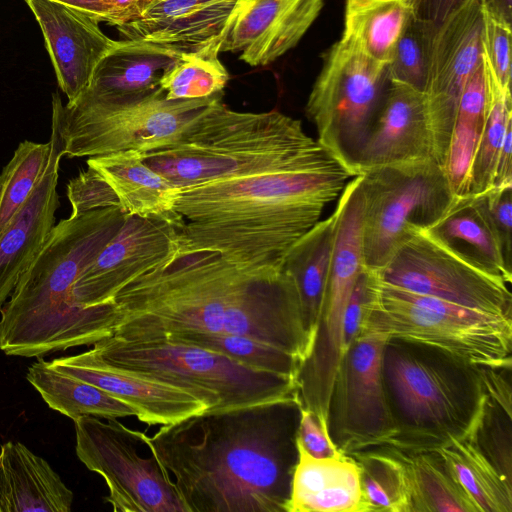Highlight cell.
I'll list each match as a JSON object with an SVG mask.
<instances>
[{
    "label": "cell",
    "instance_id": "7",
    "mask_svg": "<svg viewBox=\"0 0 512 512\" xmlns=\"http://www.w3.org/2000/svg\"><path fill=\"white\" fill-rule=\"evenodd\" d=\"M93 352L105 363L168 382L190 392L207 410L248 406L297 395L296 381L252 368L199 346L166 340H99Z\"/></svg>",
    "mask_w": 512,
    "mask_h": 512
},
{
    "label": "cell",
    "instance_id": "34",
    "mask_svg": "<svg viewBox=\"0 0 512 512\" xmlns=\"http://www.w3.org/2000/svg\"><path fill=\"white\" fill-rule=\"evenodd\" d=\"M348 455L359 464L367 512H409L404 464L395 447L379 445Z\"/></svg>",
    "mask_w": 512,
    "mask_h": 512
},
{
    "label": "cell",
    "instance_id": "25",
    "mask_svg": "<svg viewBox=\"0 0 512 512\" xmlns=\"http://www.w3.org/2000/svg\"><path fill=\"white\" fill-rule=\"evenodd\" d=\"M73 492L42 457L21 442L0 449V512H69Z\"/></svg>",
    "mask_w": 512,
    "mask_h": 512
},
{
    "label": "cell",
    "instance_id": "47",
    "mask_svg": "<svg viewBox=\"0 0 512 512\" xmlns=\"http://www.w3.org/2000/svg\"><path fill=\"white\" fill-rule=\"evenodd\" d=\"M465 0H415V16L439 25Z\"/></svg>",
    "mask_w": 512,
    "mask_h": 512
},
{
    "label": "cell",
    "instance_id": "36",
    "mask_svg": "<svg viewBox=\"0 0 512 512\" xmlns=\"http://www.w3.org/2000/svg\"><path fill=\"white\" fill-rule=\"evenodd\" d=\"M50 141L19 143L0 173V237L39 181L49 159Z\"/></svg>",
    "mask_w": 512,
    "mask_h": 512
},
{
    "label": "cell",
    "instance_id": "2",
    "mask_svg": "<svg viewBox=\"0 0 512 512\" xmlns=\"http://www.w3.org/2000/svg\"><path fill=\"white\" fill-rule=\"evenodd\" d=\"M301 407L294 395L205 410L162 425L145 444L188 512H287Z\"/></svg>",
    "mask_w": 512,
    "mask_h": 512
},
{
    "label": "cell",
    "instance_id": "50",
    "mask_svg": "<svg viewBox=\"0 0 512 512\" xmlns=\"http://www.w3.org/2000/svg\"><path fill=\"white\" fill-rule=\"evenodd\" d=\"M485 8L503 22L512 23V0H484Z\"/></svg>",
    "mask_w": 512,
    "mask_h": 512
},
{
    "label": "cell",
    "instance_id": "27",
    "mask_svg": "<svg viewBox=\"0 0 512 512\" xmlns=\"http://www.w3.org/2000/svg\"><path fill=\"white\" fill-rule=\"evenodd\" d=\"M426 231L472 265L511 284V267L480 194L456 197Z\"/></svg>",
    "mask_w": 512,
    "mask_h": 512
},
{
    "label": "cell",
    "instance_id": "32",
    "mask_svg": "<svg viewBox=\"0 0 512 512\" xmlns=\"http://www.w3.org/2000/svg\"><path fill=\"white\" fill-rule=\"evenodd\" d=\"M436 450L479 512H512V483L471 437L454 440Z\"/></svg>",
    "mask_w": 512,
    "mask_h": 512
},
{
    "label": "cell",
    "instance_id": "33",
    "mask_svg": "<svg viewBox=\"0 0 512 512\" xmlns=\"http://www.w3.org/2000/svg\"><path fill=\"white\" fill-rule=\"evenodd\" d=\"M486 112L484 126L475 151L470 173V195H478L492 186L495 165L507 126L512 123L511 91L499 83L482 53Z\"/></svg>",
    "mask_w": 512,
    "mask_h": 512
},
{
    "label": "cell",
    "instance_id": "6",
    "mask_svg": "<svg viewBox=\"0 0 512 512\" xmlns=\"http://www.w3.org/2000/svg\"><path fill=\"white\" fill-rule=\"evenodd\" d=\"M483 367L432 346L387 338L381 371L395 431L386 445L436 450L471 437L488 398Z\"/></svg>",
    "mask_w": 512,
    "mask_h": 512
},
{
    "label": "cell",
    "instance_id": "8",
    "mask_svg": "<svg viewBox=\"0 0 512 512\" xmlns=\"http://www.w3.org/2000/svg\"><path fill=\"white\" fill-rule=\"evenodd\" d=\"M371 332L432 346L478 366L512 364V319L403 289L375 272L360 334Z\"/></svg>",
    "mask_w": 512,
    "mask_h": 512
},
{
    "label": "cell",
    "instance_id": "12",
    "mask_svg": "<svg viewBox=\"0 0 512 512\" xmlns=\"http://www.w3.org/2000/svg\"><path fill=\"white\" fill-rule=\"evenodd\" d=\"M106 420L90 415L73 420L76 454L105 480L109 493L104 500L115 512H188L157 457L140 455L146 434L115 418Z\"/></svg>",
    "mask_w": 512,
    "mask_h": 512
},
{
    "label": "cell",
    "instance_id": "21",
    "mask_svg": "<svg viewBox=\"0 0 512 512\" xmlns=\"http://www.w3.org/2000/svg\"><path fill=\"white\" fill-rule=\"evenodd\" d=\"M180 54L132 40H120L97 64L89 85L68 105L113 109L140 104L165 93L160 81Z\"/></svg>",
    "mask_w": 512,
    "mask_h": 512
},
{
    "label": "cell",
    "instance_id": "17",
    "mask_svg": "<svg viewBox=\"0 0 512 512\" xmlns=\"http://www.w3.org/2000/svg\"><path fill=\"white\" fill-rule=\"evenodd\" d=\"M237 0H149L134 20L118 26L126 40L177 54L220 52Z\"/></svg>",
    "mask_w": 512,
    "mask_h": 512
},
{
    "label": "cell",
    "instance_id": "20",
    "mask_svg": "<svg viewBox=\"0 0 512 512\" xmlns=\"http://www.w3.org/2000/svg\"><path fill=\"white\" fill-rule=\"evenodd\" d=\"M44 36L60 89L68 102L87 88L99 61L117 43L87 14L51 0H24Z\"/></svg>",
    "mask_w": 512,
    "mask_h": 512
},
{
    "label": "cell",
    "instance_id": "44",
    "mask_svg": "<svg viewBox=\"0 0 512 512\" xmlns=\"http://www.w3.org/2000/svg\"><path fill=\"white\" fill-rule=\"evenodd\" d=\"M372 279L373 272L365 268L349 297L343 319V353L360 334Z\"/></svg>",
    "mask_w": 512,
    "mask_h": 512
},
{
    "label": "cell",
    "instance_id": "39",
    "mask_svg": "<svg viewBox=\"0 0 512 512\" xmlns=\"http://www.w3.org/2000/svg\"><path fill=\"white\" fill-rule=\"evenodd\" d=\"M436 24L413 16L403 30L387 66L389 81L424 93Z\"/></svg>",
    "mask_w": 512,
    "mask_h": 512
},
{
    "label": "cell",
    "instance_id": "5",
    "mask_svg": "<svg viewBox=\"0 0 512 512\" xmlns=\"http://www.w3.org/2000/svg\"><path fill=\"white\" fill-rule=\"evenodd\" d=\"M221 100L172 141L141 152L143 161L180 190L262 174L344 167L306 134L300 120L277 110L234 111Z\"/></svg>",
    "mask_w": 512,
    "mask_h": 512
},
{
    "label": "cell",
    "instance_id": "9",
    "mask_svg": "<svg viewBox=\"0 0 512 512\" xmlns=\"http://www.w3.org/2000/svg\"><path fill=\"white\" fill-rule=\"evenodd\" d=\"M360 175L364 263L372 272L414 233L433 226L456 199L435 160L381 166Z\"/></svg>",
    "mask_w": 512,
    "mask_h": 512
},
{
    "label": "cell",
    "instance_id": "19",
    "mask_svg": "<svg viewBox=\"0 0 512 512\" xmlns=\"http://www.w3.org/2000/svg\"><path fill=\"white\" fill-rule=\"evenodd\" d=\"M325 0H237L220 52L250 66L268 65L294 48L318 18Z\"/></svg>",
    "mask_w": 512,
    "mask_h": 512
},
{
    "label": "cell",
    "instance_id": "15",
    "mask_svg": "<svg viewBox=\"0 0 512 512\" xmlns=\"http://www.w3.org/2000/svg\"><path fill=\"white\" fill-rule=\"evenodd\" d=\"M484 0H465L438 26L424 91L435 161L444 167L461 94L482 63Z\"/></svg>",
    "mask_w": 512,
    "mask_h": 512
},
{
    "label": "cell",
    "instance_id": "41",
    "mask_svg": "<svg viewBox=\"0 0 512 512\" xmlns=\"http://www.w3.org/2000/svg\"><path fill=\"white\" fill-rule=\"evenodd\" d=\"M483 53L500 85L511 91V25L483 7Z\"/></svg>",
    "mask_w": 512,
    "mask_h": 512
},
{
    "label": "cell",
    "instance_id": "29",
    "mask_svg": "<svg viewBox=\"0 0 512 512\" xmlns=\"http://www.w3.org/2000/svg\"><path fill=\"white\" fill-rule=\"evenodd\" d=\"M413 16L415 0H345L341 39L388 65Z\"/></svg>",
    "mask_w": 512,
    "mask_h": 512
},
{
    "label": "cell",
    "instance_id": "40",
    "mask_svg": "<svg viewBox=\"0 0 512 512\" xmlns=\"http://www.w3.org/2000/svg\"><path fill=\"white\" fill-rule=\"evenodd\" d=\"M511 411L489 395L480 423L471 436L500 474L511 482Z\"/></svg>",
    "mask_w": 512,
    "mask_h": 512
},
{
    "label": "cell",
    "instance_id": "24",
    "mask_svg": "<svg viewBox=\"0 0 512 512\" xmlns=\"http://www.w3.org/2000/svg\"><path fill=\"white\" fill-rule=\"evenodd\" d=\"M287 512H367L358 462L350 455L311 456L297 437Z\"/></svg>",
    "mask_w": 512,
    "mask_h": 512
},
{
    "label": "cell",
    "instance_id": "13",
    "mask_svg": "<svg viewBox=\"0 0 512 512\" xmlns=\"http://www.w3.org/2000/svg\"><path fill=\"white\" fill-rule=\"evenodd\" d=\"M386 337L360 334L338 364L327 406L328 436L341 454L387 444L395 428L386 400L381 357Z\"/></svg>",
    "mask_w": 512,
    "mask_h": 512
},
{
    "label": "cell",
    "instance_id": "38",
    "mask_svg": "<svg viewBox=\"0 0 512 512\" xmlns=\"http://www.w3.org/2000/svg\"><path fill=\"white\" fill-rule=\"evenodd\" d=\"M484 122L483 106L459 103L443 167L455 197L470 195L471 167Z\"/></svg>",
    "mask_w": 512,
    "mask_h": 512
},
{
    "label": "cell",
    "instance_id": "30",
    "mask_svg": "<svg viewBox=\"0 0 512 512\" xmlns=\"http://www.w3.org/2000/svg\"><path fill=\"white\" fill-rule=\"evenodd\" d=\"M26 378L52 409L72 420L80 416L103 419L136 417V411L104 390L39 360L27 371Z\"/></svg>",
    "mask_w": 512,
    "mask_h": 512
},
{
    "label": "cell",
    "instance_id": "11",
    "mask_svg": "<svg viewBox=\"0 0 512 512\" xmlns=\"http://www.w3.org/2000/svg\"><path fill=\"white\" fill-rule=\"evenodd\" d=\"M222 96L223 92L204 98L168 100L162 93L137 105L98 109L63 105L54 93L52 103L58 110L63 156L75 158L130 150L144 152L165 145Z\"/></svg>",
    "mask_w": 512,
    "mask_h": 512
},
{
    "label": "cell",
    "instance_id": "10",
    "mask_svg": "<svg viewBox=\"0 0 512 512\" xmlns=\"http://www.w3.org/2000/svg\"><path fill=\"white\" fill-rule=\"evenodd\" d=\"M387 66L341 38L322 54L305 106L317 141L354 177L360 150L383 103Z\"/></svg>",
    "mask_w": 512,
    "mask_h": 512
},
{
    "label": "cell",
    "instance_id": "37",
    "mask_svg": "<svg viewBox=\"0 0 512 512\" xmlns=\"http://www.w3.org/2000/svg\"><path fill=\"white\" fill-rule=\"evenodd\" d=\"M218 54L216 51L180 54L160 81L165 98L197 99L222 93L229 74Z\"/></svg>",
    "mask_w": 512,
    "mask_h": 512
},
{
    "label": "cell",
    "instance_id": "48",
    "mask_svg": "<svg viewBox=\"0 0 512 512\" xmlns=\"http://www.w3.org/2000/svg\"><path fill=\"white\" fill-rule=\"evenodd\" d=\"M512 123L507 126L503 143L498 153L492 186L512 184Z\"/></svg>",
    "mask_w": 512,
    "mask_h": 512
},
{
    "label": "cell",
    "instance_id": "28",
    "mask_svg": "<svg viewBox=\"0 0 512 512\" xmlns=\"http://www.w3.org/2000/svg\"><path fill=\"white\" fill-rule=\"evenodd\" d=\"M336 220V210L319 220L292 246L282 267L296 285L311 344L326 295Z\"/></svg>",
    "mask_w": 512,
    "mask_h": 512
},
{
    "label": "cell",
    "instance_id": "31",
    "mask_svg": "<svg viewBox=\"0 0 512 512\" xmlns=\"http://www.w3.org/2000/svg\"><path fill=\"white\" fill-rule=\"evenodd\" d=\"M397 450L405 469L409 512H479L437 450Z\"/></svg>",
    "mask_w": 512,
    "mask_h": 512
},
{
    "label": "cell",
    "instance_id": "46",
    "mask_svg": "<svg viewBox=\"0 0 512 512\" xmlns=\"http://www.w3.org/2000/svg\"><path fill=\"white\" fill-rule=\"evenodd\" d=\"M75 8L100 22L117 26L118 20L112 0H51Z\"/></svg>",
    "mask_w": 512,
    "mask_h": 512
},
{
    "label": "cell",
    "instance_id": "14",
    "mask_svg": "<svg viewBox=\"0 0 512 512\" xmlns=\"http://www.w3.org/2000/svg\"><path fill=\"white\" fill-rule=\"evenodd\" d=\"M375 273L403 289L512 319L510 284L464 260L426 230L414 233Z\"/></svg>",
    "mask_w": 512,
    "mask_h": 512
},
{
    "label": "cell",
    "instance_id": "3",
    "mask_svg": "<svg viewBox=\"0 0 512 512\" xmlns=\"http://www.w3.org/2000/svg\"><path fill=\"white\" fill-rule=\"evenodd\" d=\"M353 176L344 168L290 171L182 189L179 251H212L251 272H280L292 246Z\"/></svg>",
    "mask_w": 512,
    "mask_h": 512
},
{
    "label": "cell",
    "instance_id": "18",
    "mask_svg": "<svg viewBox=\"0 0 512 512\" xmlns=\"http://www.w3.org/2000/svg\"><path fill=\"white\" fill-rule=\"evenodd\" d=\"M57 370L86 381L136 411L148 425H168L207 410L190 392L168 382L105 363L92 349L50 361Z\"/></svg>",
    "mask_w": 512,
    "mask_h": 512
},
{
    "label": "cell",
    "instance_id": "35",
    "mask_svg": "<svg viewBox=\"0 0 512 512\" xmlns=\"http://www.w3.org/2000/svg\"><path fill=\"white\" fill-rule=\"evenodd\" d=\"M162 339L199 346L252 368L276 373L295 381L303 362L284 350L238 334L193 332Z\"/></svg>",
    "mask_w": 512,
    "mask_h": 512
},
{
    "label": "cell",
    "instance_id": "1",
    "mask_svg": "<svg viewBox=\"0 0 512 512\" xmlns=\"http://www.w3.org/2000/svg\"><path fill=\"white\" fill-rule=\"evenodd\" d=\"M111 302L112 336L129 341L183 333L238 334L302 361L311 340L296 285L286 272L240 269L212 251H177L136 277Z\"/></svg>",
    "mask_w": 512,
    "mask_h": 512
},
{
    "label": "cell",
    "instance_id": "23",
    "mask_svg": "<svg viewBox=\"0 0 512 512\" xmlns=\"http://www.w3.org/2000/svg\"><path fill=\"white\" fill-rule=\"evenodd\" d=\"M435 160L424 93L390 81L357 158L356 176L373 168Z\"/></svg>",
    "mask_w": 512,
    "mask_h": 512
},
{
    "label": "cell",
    "instance_id": "26",
    "mask_svg": "<svg viewBox=\"0 0 512 512\" xmlns=\"http://www.w3.org/2000/svg\"><path fill=\"white\" fill-rule=\"evenodd\" d=\"M141 152L130 150L89 157L87 164L113 188L127 214L165 218L179 229L184 220L174 210V204L180 189L150 168Z\"/></svg>",
    "mask_w": 512,
    "mask_h": 512
},
{
    "label": "cell",
    "instance_id": "45",
    "mask_svg": "<svg viewBox=\"0 0 512 512\" xmlns=\"http://www.w3.org/2000/svg\"><path fill=\"white\" fill-rule=\"evenodd\" d=\"M298 440L313 457L325 458L341 454L333 446L326 429L316 415L304 407H301Z\"/></svg>",
    "mask_w": 512,
    "mask_h": 512
},
{
    "label": "cell",
    "instance_id": "4",
    "mask_svg": "<svg viewBox=\"0 0 512 512\" xmlns=\"http://www.w3.org/2000/svg\"><path fill=\"white\" fill-rule=\"evenodd\" d=\"M126 215L121 206H109L71 213L53 226L0 310V349L5 354L42 357L112 336L113 303L81 307L72 290Z\"/></svg>",
    "mask_w": 512,
    "mask_h": 512
},
{
    "label": "cell",
    "instance_id": "16",
    "mask_svg": "<svg viewBox=\"0 0 512 512\" xmlns=\"http://www.w3.org/2000/svg\"><path fill=\"white\" fill-rule=\"evenodd\" d=\"M178 250V228L173 222L127 214L115 236L75 281L73 300L85 308L110 303L128 282Z\"/></svg>",
    "mask_w": 512,
    "mask_h": 512
},
{
    "label": "cell",
    "instance_id": "22",
    "mask_svg": "<svg viewBox=\"0 0 512 512\" xmlns=\"http://www.w3.org/2000/svg\"><path fill=\"white\" fill-rule=\"evenodd\" d=\"M47 165L28 199L0 237V310L21 274L30 266L55 225L62 140L58 110L52 103Z\"/></svg>",
    "mask_w": 512,
    "mask_h": 512
},
{
    "label": "cell",
    "instance_id": "49",
    "mask_svg": "<svg viewBox=\"0 0 512 512\" xmlns=\"http://www.w3.org/2000/svg\"><path fill=\"white\" fill-rule=\"evenodd\" d=\"M148 2L149 0H112L118 20L116 27L137 18Z\"/></svg>",
    "mask_w": 512,
    "mask_h": 512
},
{
    "label": "cell",
    "instance_id": "42",
    "mask_svg": "<svg viewBox=\"0 0 512 512\" xmlns=\"http://www.w3.org/2000/svg\"><path fill=\"white\" fill-rule=\"evenodd\" d=\"M67 196L72 213L120 206L117 194L108 182L94 169L88 167L67 185Z\"/></svg>",
    "mask_w": 512,
    "mask_h": 512
},
{
    "label": "cell",
    "instance_id": "43",
    "mask_svg": "<svg viewBox=\"0 0 512 512\" xmlns=\"http://www.w3.org/2000/svg\"><path fill=\"white\" fill-rule=\"evenodd\" d=\"M480 195L499 238L505 261L511 267L512 184L490 187Z\"/></svg>",
    "mask_w": 512,
    "mask_h": 512
}]
</instances>
